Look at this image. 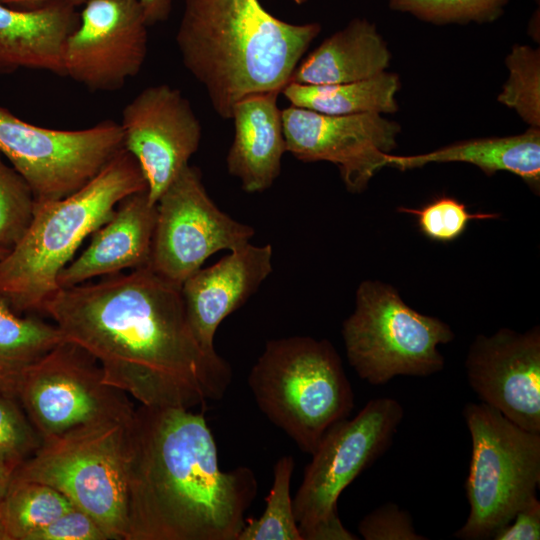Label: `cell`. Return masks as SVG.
<instances>
[{
  "instance_id": "cell-18",
  "label": "cell",
  "mask_w": 540,
  "mask_h": 540,
  "mask_svg": "<svg viewBox=\"0 0 540 540\" xmlns=\"http://www.w3.org/2000/svg\"><path fill=\"white\" fill-rule=\"evenodd\" d=\"M156 218L157 205L150 203L147 190L125 197L111 218L91 235L82 254L60 272L59 288L147 266Z\"/></svg>"
},
{
  "instance_id": "cell-26",
  "label": "cell",
  "mask_w": 540,
  "mask_h": 540,
  "mask_svg": "<svg viewBox=\"0 0 540 540\" xmlns=\"http://www.w3.org/2000/svg\"><path fill=\"white\" fill-rule=\"evenodd\" d=\"M295 461L291 455L278 459L266 507L259 518H246L237 540H303L299 532L290 493Z\"/></svg>"
},
{
  "instance_id": "cell-33",
  "label": "cell",
  "mask_w": 540,
  "mask_h": 540,
  "mask_svg": "<svg viewBox=\"0 0 540 540\" xmlns=\"http://www.w3.org/2000/svg\"><path fill=\"white\" fill-rule=\"evenodd\" d=\"M29 540H110L104 529L75 506L35 532Z\"/></svg>"
},
{
  "instance_id": "cell-22",
  "label": "cell",
  "mask_w": 540,
  "mask_h": 540,
  "mask_svg": "<svg viewBox=\"0 0 540 540\" xmlns=\"http://www.w3.org/2000/svg\"><path fill=\"white\" fill-rule=\"evenodd\" d=\"M445 162L469 163L480 168L488 176L498 171H508L538 191L540 129L529 127L518 135L465 140L425 154L414 156L389 154L386 158L387 166L400 170Z\"/></svg>"
},
{
  "instance_id": "cell-21",
  "label": "cell",
  "mask_w": 540,
  "mask_h": 540,
  "mask_svg": "<svg viewBox=\"0 0 540 540\" xmlns=\"http://www.w3.org/2000/svg\"><path fill=\"white\" fill-rule=\"evenodd\" d=\"M390 60L388 46L376 26L356 18L298 64L289 82L329 85L361 81L385 72Z\"/></svg>"
},
{
  "instance_id": "cell-19",
  "label": "cell",
  "mask_w": 540,
  "mask_h": 540,
  "mask_svg": "<svg viewBox=\"0 0 540 540\" xmlns=\"http://www.w3.org/2000/svg\"><path fill=\"white\" fill-rule=\"evenodd\" d=\"M78 22L70 3L31 9L0 3V73L32 69L64 76L66 41Z\"/></svg>"
},
{
  "instance_id": "cell-20",
  "label": "cell",
  "mask_w": 540,
  "mask_h": 540,
  "mask_svg": "<svg viewBox=\"0 0 540 540\" xmlns=\"http://www.w3.org/2000/svg\"><path fill=\"white\" fill-rule=\"evenodd\" d=\"M279 93L248 95L232 110L234 139L227 154V168L249 193L267 190L280 174L286 142L277 105Z\"/></svg>"
},
{
  "instance_id": "cell-25",
  "label": "cell",
  "mask_w": 540,
  "mask_h": 540,
  "mask_svg": "<svg viewBox=\"0 0 540 540\" xmlns=\"http://www.w3.org/2000/svg\"><path fill=\"white\" fill-rule=\"evenodd\" d=\"M64 339L55 324L20 317L0 296V386L7 388L28 366Z\"/></svg>"
},
{
  "instance_id": "cell-5",
  "label": "cell",
  "mask_w": 540,
  "mask_h": 540,
  "mask_svg": "<svg viewBox=\"0 0 540 540\" xmlns=\"http://www.w3.org/2000/svg\"><path fill=\"white\" fill-rule=\"evenodd\" d=\"M248 384L261 412L309 454L354 407L337 351L329 341L309 336L268 341Z\"/></svg>"
},
{
  "instance_id": "cell-2",
  "label": "cell",
  "mask_w": 540,
  "mask_h": 540,
  "mask_svg": "<svg viewBox=\"0 0 540 540\" xmlns=\"http://www.w3.org/2000/svg\"><path fill=\"white\" fill-rule=\"evenodd\" d=\"M257 490L252 469H220L202 413L135 408L129 424L126 540H237Z\"/></svg>"
},
{
  "instance_id": "cell-6",
  "label": "cell",
  "mask_w": 540,
  "mask_h": 540,
  "mask_svg": "<svg viewBox=\"0 0 540 540\" xmlns=\"http://www.w3.org/2000/svg\"><path fill=\"white\" fill-rule=\"evenodd\" d=\"M131 418L81 426L43 441L12 478L56 489L110 539L126 540Z\"/></svg>"
},
{
  "instance_id": "cell-36",
  "label": "cell",
  "mask_w": 540,
  "mask_h": 540,
  "mask_svg": "<svg viewBox=\"0 0 540 540\" xmlns=\"http://www.w3.org/2000/svg\"><path fill=\"white\" fill-rule=\"evenodd\" d=\"M86 1L87 0H0V3L13 8L31 9L57 2L70 3L76 6L77 4L85 3Z\"/></svg>"
},
{
  "instance_id": "cell-12",
  "label": "cell",
  "mask_w": 540,
  "mask_h": 540,
  "mask_svg": "<svg viewBox=\"0 0 540 540\" xmlns=\"http://www.w3.org/2000/svg\"><path fill=\"white\" fill-rule=\"evenodd\" d=\"M254 229L222 212L209 197L200 171L186 166L157 202L148 267L181 288L220 250L247 243Z\"/></svg>"
},
{
  "instance_id": "cell-28",
  "label": "cell",
  "mask_w": 540,
  "mask_h": 540,
  "mask_svg": "<svg viewBox=\"0 0 540 540\" xmlns=\"http://www.w3.org/2000/svg\"><path fill=\"white\" fill-rule=\"evenodd\" d=\"M41 444L18 399L0 386V471L12 477Z\"/></svg>"
},
{
  "instance_id": "cell-39",
  "label": "cell",
  "mask_w": 540,
  "mask_h": 540,
  "mask_svg": "<svg viewBox=\"0 0 540 540\" xmlns=\"http://www.w3.org/2000/svg\"><path fill=\"white\" fill-rule=\"evenodd\" d=\"M296 4H303L305 3L307 0H293Z\"/></svg>"
},
{
  "instance_id": "cell-34",
  "label": "cell",
  "mask_w": 540,
  "mask_h": 540,
  "mask_svg": "<svg viewBox=\"0 0 540 540\" xmlns=\"http://www.w3.org/2000/svg\"><path fill=\"white\" fill-rule=\"evenodd\" d=\"M494 540H539L540 501L533 499L516 512L513 519L493 537Z\"/></svg>"
},
{
  "instance_id": "cell-35",
  "label": "cell",
  "mask_w": 540,
  "mask_h": 540,
  "mask_svg": "<svg viewBox=\"0 0 540 540\" xmlns=\"http://www.w3.org/2000/svg\"><path fill=\"white\" fill-rule=\"evenodd\" d=\"M148 25L166 21L171 13L173 0H139Z\"/></svg>"
},
{
  "instance_id": "cell-7",
  "label": "cell",
  "mask_w": 540,
  "mask_h": 540,
  "mask_svg": "<svg viewBox=\"0 0 540 540\" xmlns=\"http://www.w3.org/2000/svg\"><path fill=\"white\" fill-rule=\"evenodd\" d=\"M463 417L472 442L465 482L470 511L454 536L493 539L517 511L537 498L540 433L521 428L482 402L466 404Z\"/></svg>"
},
{
  "instance_id": "cell-3",
  "label": "cell",
  "mask_w": 540,
  "mask_h": 540,
  "mask_svg": "<svg viewBox=\"0 0 540 540\" xmlns=\"http://www.w3.org/2000/svg\"><path fill=\"white\" fill-rule=\"evenodd\" d=\"M320 31L276 18L259 0H184L176 44L214 111L229 119L244 97L281 92Z\"/></svg>"
},
{
  "instance_id": "cell-8",
  "label": "cell",
  "mask_w": 540,
  "mask_h": 540,
  "mask_svg": "<svg viewBox=\"0 0 540 540\" xmlns=\"http://www.w3.org/2000/svg\"><path fill=\"white\" fill-rule=\"evenodd\" d=\"M403 416L396 399L375 398L354 418L342 419L326 430L293 498L303 540L358 539L342 524L338 499L389 448Z\"/></svg>"
},
{
  "instance_id": "cell-24",
  "label": "cell",
  "mask_w": 540,
  "mask_h": 540,
  "mask_svg": "<svg viewBox=\"0 0 540 540\" xmlns=\"http://www.w3.org/2000/svg\"><path fill=\"white\" fill-rule=\"evenodd\" d=\"M74 505L56 489L11 478L0 505V540H29Z\"/></svg>"
},
{
  "instance_id": "cell-10",
  "label": "cell",
  "mask_w": 540,
  "mask_h": 540,
  "mask_svg": "<svg viewBox=\"0 0 540 540\" xmlns=\"http://www.w3.org/2000/svg\"><path fill=\"white\" fill-rule=\"evenodd\" d=\"M5 389L18 399L42 442L81 426L130 419L135 409L126 393L104 382L96 358L67 340Z\"/></svg>"
},
{
  "instance_id": "cell-23",
  "label": "cell",
  "mask_w": 540,
  "mask_h": 540,
  "mask_svg": "<svg viewBox=\"0 0 540 540\" xmlns=\"http://www.w3.org/2000/svg\"><path fill=\"white\" fill-rule=\"evenodd\" d=\"M399 76L383 72L342 84L306 85L288 82L281 91L292 106L329 115L393 113L398 110Z\"/></svg>"
},
{
  "instance_id": "cell-4",
  "label": "cell",
  "mask_w": 540,
  "mask_h": 540,
  "mask_svg": "<svg viewBox=\"0 0 540 540\" xmlns=\"http://www.w3.org/2000/svg\"><path fill=\"white\" fill-rule=\"evenodd\" d=\"M145 190L137 161L123 149L78 191L36 203L26 232L0 260V296L17 314L42 312L82 242L111 218L121 200Z\"/></svg>"
},
{
  "instance_id": "cell-15",
  "label": "cell",
  "mask_w": 540,
  "mask_h": 540,
  "mask_svg": "<svg viewBox=\"0 0 540 540\" xmlns=\"http://www.w3.org/2000/svg\"><path fill=\"white\" fill-rule=\"evenodd\" d=\"M124 149L137 161L151 204L189 165L202 129L189 100L168 84L146 87L122 110Z\"/></svg>"
},
{
  "instance_id": "cell-31",
  "label": "cell",
  "mask_w": 540,
  "mask_h": 540,
  "mask_svg": "<svg viewBox=\"0 0 540 540\" xmlns=\"http://www.w3.org/2000/svg\"><path fill=\"white\" fill-rule=\"evenodd\" d=\"M399 211L414 215L420 231L438 242L456 240L473 219L497 217L490 213H471L465 204L448 196L438 197L419 209L401 207Z\"/></svg>"
},
{
  "instance_id": "cell-13",
  "label": "cell",
  "mask_w": 540,
  "mask_h": 540,
  "mask_svg": "<svg viewBox=\"0 0 540 540\" xmlns=\"http://www.w3.org/2000/svg\"><path fill=\"white\" fill-rule=\"evenodd\" d=\"M286 151L304 162L335 164L348 191H363L386 167L401 126L378 113L329 115L289 106L281 110Z\"/></svg>"
},
{
  "instance_id": "cell-32",
  "label": "cell",
  "mask_w": 540,
  "mask_h": 540,
  "mask_svg": "<svg viewBox=\"0 0 540 540\" xmlns=\"http://www.w3.org/2000/svg\"><path fill=\"white\" fill-rule=\"evenodd\" d=\"M365 540H426L416 532L410 514L395 503H386L368 513L358 524Z\"/></svg>"
},
{
  "instance_id": "cell-37",
  "label": "cell",
  "mask_w": 540,
  "mask_h": 540,
  "mask_svg": "<svg viewBox=\"0 0 540 540\" xmlns=\"http://www.w3.org/2000/svg\"><path fill=\"white\" fill-rule=\"evenodd\" d=\"M12 477L0 471V505Z\"/></svg>"
},
{
  "instance_id": "cell-14",
  "label": "cell",
  "mask_w": 540,
  "mask_h": 540,
  "mask_svg": "<svg viewBox=\"0 0 540 540\" xmlns=\"http://www.w3.org/2000/svg\"><path fill=\"white\" fill-rule=\"evenodd\" d=\"M148 23L139 0H87L66 41L64 76L92 91H115L142 69Z\"/></svg>"
},
{
  "instance_id": "cell-1",
  "label": "cell",
  "mask_w": 540,
  "mask_h": 540,
  "mask_svg": "<svg viewBox=\"0 0 540 540\" xmlns=\"http://www.w3.org/2000/svg\"><path fill=\"white\" fill-rule=\"evenodd\" d=\"M42 313L96 358L106 384L141 405L191 410L231 383L230 365L196 339L181 288L148 266L59 288Z\"/></svg>"
},
{
  "instance_id": "cell-29",
  "label": "cell",
  "mask_w": 540,
  "mask_h": 540,
  "mask_svg": "<svg viewBox=\"0 0 540 540\" xmlns=\"http://www.w3.org/2000/svg\"><path fill=\"white\" fill-rule=\"evenodd\" d=\"M510 0H388L392 10L412 14L433 24L497 20Z\"/></svg>"
},
{
  "instance_id": "cell-9",
  "label": "cell",
  "mask_w": 540,
  "mask_h": 540,
  "mask_svg": "<svg viewBox=\"0 0 540 540\" xmlns=\"http://www.w3.org/2000/svg\"><path fill=\"white\" fill-rule=\"evenodd\" d=\"M342 336L358 376L383 385L396 376L425 377L442 370L444 358L437 347L452 341L454 333L440 319L409 307L391 286L364 281Z\"/></svg>"
},
{
  "instance_id": "cell-11",
  "label": "cell",
  "mask_w": 540,
  "mask_h": 540,
  "mask_svg": "<svg viewBox=\"0 0 540 540\" xmlns=\"http://www.w3.org/2000/svg\"><path fill=\"white\" fill-rule=\"evenodd\" d=\"M124 149L118 122L77 130L26 122L0 105V153L30 186L36 203L81 189Z\"/></svg>"
},
{
  "instance_id": "cell-27",
  "label": "cell",
  "mask_w": 540,
  "mask_h": 540,
  "mask_svg": "<svg viewBox=\"0 0 540 540\" xmlns=\"http://www.w3.org/2000/svg\"><path fill=\"white\" fill-rule=\"evenodd\" d=\"M509 78L498 101L514 109L530 127H540V53L515 45L506 58Z\"/></svg>"
},
{
  "instance_id": "cell-17",
  "label": "cell",
  "mask_w": 540,
  "mask_h": 540,
  "mask_svg": "<svg viewBox=\"0 0 540 540\" xmlns=\"http://www.w3.org/2000/svg\"><path fill=\"white\" fill-rule=\"evenodd\" d=\"M270 244L249 243L207 268H200L181 286L191 329L201 347L218 354L214 347L220 323L240 308L272 272Z\"/></svg>"
},
{
  "instance_id": "cell-16",
  "label": "cell",
  "mask_w": 540,
  "mask_h": 540,
  "mask_svg": "<svg viewBox=\"0 0 540 540\" xmlns=\"http://www.w3.org/2000/svg\"><path fill=\"white\" fill-rule=\"evenodd\" d=\"M470 387L482 403L521 428L540 433V330L502 328L478 335L465 362Z\"/></svg>"
},
{
  "instance_id": "cell-30",
  "label": "cell",
  "mask_w": 540,
  "mask_h": 540,
  "mask_svg": "<svg viewBox=\"0 0 540 540\" xmlns=\"http://www.w3.org/2000/svg\"><path fill=\"white\" fill-rule=\"evenodd\" d=\"M35 205L26 180L3 162L0 153V247L10 250L21 239L33 219Z\"/></svg>"
},
{
  "instance_id": "cell-38",
  "label": "cell",
  "mask_w": 540,
  "mask_h": 540,
  "mask_svg": "<svg viewBox=\"0 0 540 540\" xmlns=\"http://www.w3.org/2000/svg\"><path fill=\"white\" fill-rule=\"evenodd\" d=\"M9 252V249L0 247V260Z\"/></svg>"
}]
</instances>
